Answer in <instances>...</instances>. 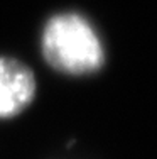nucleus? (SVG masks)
I'll use <instances>...</instances> for the list:
<instances>
[{"label": "nucleus", "instance_id": "nucleus-1", "mask_svg": "<svg viewBox=\"0 0 157 159\" xmlns=\"http://www.w3.org/2000/svg\"><path fill=\"white\" fill-rule=\"evenodd\" d=\"M46 61L69 75L96 71L103 63V48L96 32L78 14H61L47 22L42 36Z\"/></svg>", "mask_w": 157, "mask_h": 159}, {"label": "nucleus", "instance_id": "nucleus-2", "mask_svg": "<svg viewBox=\"0 0 157 159\" xmlns=\"http://www.w3.org/2000/svg\"><path fill=\"white\" fill-rule=\"evenodd\" d=\"M36 93L34 75L25 64L12 58H0V119L20 113Z\"/></svg>", "mask_w": 157, "mask_h": 159}]
</instances>
